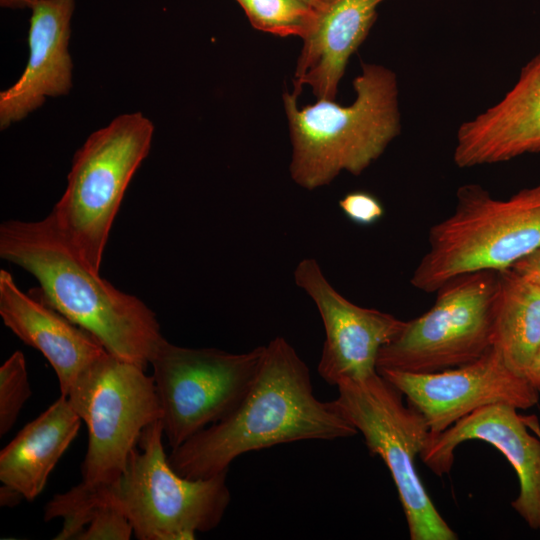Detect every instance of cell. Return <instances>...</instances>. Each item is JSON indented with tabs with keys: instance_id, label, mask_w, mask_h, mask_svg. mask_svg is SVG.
<instances>
[{
	"instance_id": "6da1fadb",
	"label": "cell",
	"mask_w": 540,
	"mask_h": 540,
	"mask_svg": "<svg viewBox=\"0 0 540 540\" xmlns=\"http://www.w3.org/2000/svg\"><path fill=\"white\" fill-rule=\"evenodd\" d=\"M357 433L331 401L315 396L308 366L278 336L265 345L257 375L235 410L172 449L168 461L181 476L203 479L228 471L236 458L251 451Z\"/></svg>"
},
{
	"instance_id": "7a4b0ae2",
	"label": "cell",
	"mask_w": 540,
	"mask_h": 540,
	"mask_svg": "<svg viewBox=\"0 0 540 540\" xmlns=\"http://www.w3.org/2000/svg\"><path fill=\"white\" fill-rule=\"evenodd\" d=\"M0 257L29 272L37 296L92 334L111 355L146 370L165 339L155 313L100 276L58 229L43 220L5 221Z\"/></svg>"
},
{
	"instance_id": "3957f363",
	"label": "cell",
	"mask_w": 540,
	"mask_h": 540,
	"mask_svg": "<svg viewBox=\"0 0 540 540\" xmlns=\"http://www.w3.org/2000/svg\"><path fill=\"white\" fill-rule=\"evenodd\" d=\"M353 88L356 97L348 106L317 99L299 107L295 94L284 93L292 144L290 174L299 186H325L343 171L360 175L400 133L398 83L392 70L362 63Z\"/></svg>"
},
{
	"instance_id": "277c9868",
	"label": "cell",
	"mask_w": 540,
	"mask_h": 540,
	"mask_svg": "<svg viewBox=\"0 0 540 540\" xmlns=\"http://www.w3.org/2000/svg\"><path fill=\"white\" fill-rule=\"evenodd\" d=\"M66 397L87 426L88 446L81 482L46 504L49 520L63 517L114 485L143 430L161 418L153 376L110 353L84 372Z\"/></svg>"
},
{
	"instance_id": "5b68a950",
	"label": "cell",
	"mask_w": 540,
	"mask_h": 540,
	"mask_svg": "<svg viewBox=\"0 0 540 540\" xmlns=\"http://www.w3.org/2000/svg\"><path fill=\"white\" fill-rule=\"evenodd\" d=\"M540 248V181L507 199L494 198L479 184L456 192L454 211L434 224L428 249L411 285L436 292L450 279L474 271H500Z\"/></svg>"
},
{
	"instance_id": "8992f818",
	"label": "cell",
	"mask_w": 540,
	"mask_h": 540,
	"mask_svg": "<svg viewBox=\"0 0 540 540\" xmlns=\"http://www.w3.org/2000/svg\"><path fill=\"white\" fill-rule=\"evenodd\" d=\"M163 437L160 420L148 425L121 478L87 500L80 513L109 503L126 515L139 540H194L216 528L231 501L228 471L203 479L181 476L168 461Z\"/></svg>"
},
{
	"instance_id": "52a82bcc",
	"label": "cell",
	"mask_w": 540,
	"mask_h": 540,
	"mask_svg": "<svg viewBox=\"0 0 540 540\" xmlns=\"http://www.w3.org/2000/svg\"><path fill=\"white\" fill-rule=\"evenodd\" d=\"M154 125L141 112L115 117L74 155L67 186L51 215L81 257L100 272L125 191L149 153Z\"/></svg>"
},
{
	"instance_id": "ba28073f",
	"label": "cell",
	"mask_w": 540,
	"mask_h": 540,
	"mask_svg": "<svg viewBox=\"0 0 540 540\" xmlns=\"http://www.w3.org/2000/svg\"><path fill=\"white\" fill-rule=\"evenodd\" d=\"M337 389L332 405L389 469L410 539L456 540L457 534L434 506L416 470V457L430 434L421 413L406 405L403 394L379 372L364 381L342 382Z\"/></svg>"
},
{
	"instance_id": "9c48e42d",
	"label": "cell",
	"mask_w": 540,
	"mask_h": 540,
	"mask_svg": "<svg viewBox=\"0 0 540 540\" xmlns=\"http://www.w3.org/2000/svg\"><path fill=\"white\" fill-rule=\"evenodd\" d=\"M498 286L495 270L447 281L436 291L433 306L406 321L399 335L381 348L377 371L432 373L480 358L493 347Z\"/></svg>"
},
{
	"instance_id": "30bf717a",
	"label": "cell",
	"mask_w": 540,
	"mask_h": 540,
	"mask_svg": "<svg viewBox=\"0 0 540 540\" xmlns=\"http://www.w3.org/2000/svg\"><path fill=\"white\" fill-rule=\"evenodd\" d=\"M264 351L265 345L231 353L161 342L150 365L171 449L235 410L257 375Z\"/></svg>"
},
{
	"instance_id": "8fae6325",
	"label": "cell",
	"mask_w": 540,
	"mask_h": 540,
	"mask_svg": "<svg viewBox=\"0 0 540 540\" xmlns=\"http://www.w3.org/2000/svg\"><path fill=\"white\" fill-rule=\"evenodd\" d=\"M378 372L421 413L431 433H439L482 407L504 403L517 409L536 405L539 392L491 347L467 364L432 373L392 369Z\"/></svg>"
},
{
	"instance_id": "7c38bea8",
	"label": "cell",
	"mask_w": 540,
	"mask_h": 540,
	"mask_svg": "<svg viewBox=\"0 0 540 540\" xmlns=\"http://www.w3.org/2000/svg\"><path fill=\"white\" fill-rule=\"evenodd\" d=\"M294 280L312 299L323 323L320 377L337 387L342 382L364 381L375 375L381 348L399 335L406 321L346 299L329 283L313 258L298 263Z\"/></svg>"
},
{
	"instance_id": "4fadbf2b",
	"label": "cell",
	"mask_w": 540,
	"mask_h": 540,
	"mask_svg": "<svg viewBox=\"0 0 540 540\" xmlns=\"http://www.w3.org/2000/svg\"><path fill=\"white\" fill-rule=\"evenodd\" d=\"M481 440L498 449L517 474L519 493L512 507L531 529L540 530V439L529 432L514 406L497 403L482 407L439 433L429 434L420 453L438 476L449 473L457 446Z\"/></svg>"
},
{
	"instance_id": "5bb4252c",
	"label": "cell",
	"mask_w": 540,
	"mask_h": 540,
	"mask_svg": "<svg viewBox=\"0 0 540 540\" xmlns=\"http://www.w3.org/2000/svg\"><path fill=\"white\" fill-rule=\"evenodd\" d=\"M540 152V52L521 69L495 105L457 131L453 159L460 168L505 162Z\"/></svg>"
},
{
	"instance_id": "9a60e30c",
	"label": "cell",
	"mask_w": 540,
	"mask_h": 540,
	"mask_svg": "<svg viewBox=\"0 0 540 540\" xmlns=\"http://www.w3.org/2000/svg\"><path fill=\"white\" fill-rule=\"evenodd\" d=\"M0 315L20 340L40 351L54 369L61 395L108 352L88 331L34 292L24 293L8 271L0 270Z\"/></svg>"
},
{
	"instance_id": "2e32d148",
	"label": "cell",
	"mask_w": 540,
	"mask_h": 540,
	"mask_svg": "<svg viewBox=\"0 0 540 540\" xmlns=\"http://www.w3.org/2000/svg\"><path fill=\"white\" fill-rule=\"evenodd\" d=\"M75 0H41L32 8L29 58L19 79L0 93V128H7L43 105L69 93L73 64L69 53Z\"/></svg>"
},
{
	"instance_id": "e0dca14e",
	"label": "cell",
	"mask_w": 540,
	"mask_h": 540,
	"mask_svg": "<svg viewBox=\"0 0 540 540\" xmlns=\"http://www.w3.org/2000/svg\"><path fill=\"white\" fill-rule=\"evenodd\" d=\"M384 0H319L294 73L293 94L311 87L317 99L335 100L350 57L367 38Z\"/></svg>"
},
{
	"instance_id": "ac0fdd59",
	"label": "cell",
	"mask_w": 540,
	"mask_h": 540,
	"mask_svg": "<svg viewBox=\"0 0 540 540\" xmlns=\"http://www.w3.org/2000/svg\"><path fill=\"white\" fill-rule=\"evenodd\" d=\"M67 397H60L27 423L0 452V481L27 501L37 498L81 426Z\"/></svg>"
},
{
	"instance_id": "d6986e66",
	"label": "cell",
	"mask_w": 540,
	"mask_h": 540,
	"mask_svg": "<svg viewBox=\"0 0 540 540\" xmlns=\"http://www.w3.org/2000/svg\"><path fill=\"white\" fill-rule=\"evenodd\" d=\"M498 281L493 347L525 377L540 346V286L511 268L498 271Z\"/></svg>"
},
{
	"instance_id": "ffe728a7",
	"label": "cell",
	"mask_w": 540,
	"mask_h": 540,
	"mask_svg": "<svg viewBox=\"0 0 540 540\" xmlns=\"http://www.w3.org/2000/svg\"><path fill=\"white\" fill-rule=\"evenodd\" d=\"M257 30L281 37L303 38L310 30L315 7L304 0H235Z\"/></svg>"
},
{
	"instance_id": "44dd1931",
	"label": "cell",
	"mask_w": 540,
	"mask_h": 540,
	"mask_svg": "<svg viewBox=\"0 0 540 540\" xmlns=\"http://www.w3.org/2000/svg\"><path fill=\"white\" fill-rule=\"evenodd\" d=\"M31 396L26 361L15 351L0 367V435L15 424L25 402Z\"/></svg>"
},
{
	"instance_id": "7402d4cb",
	"label": "cell",
	"mask_w": 540,
	"mask_h": 540,
	"mask_svg": "<svg viewBox=\"0 0 540 540\" xmlns=\"http://www.w3.org/2000/svg\"><path fill=\"white\" fill-rule=\"evenodd\" d=\"M133 528L126 515L109 503L92 508L75 540H129Z\"/></svg>"
},
{
	"instance_id": "603a6c76",
	"label": "cell",
	"mask_w": 540,
	"mask_h": 540,
	"mask_svg": "<svg viewBox=\"0 0 540 540\" xmlns=\"http://www.w3.org/2000/svg\"><path fill=\"white\" fill-rule=\"evenodd\" d=\"M342 213L353 223L370 226L377 223L385 213L384 206L373 194L366 191H352L338 202Z\"/></svg>"
},
{
	"instance_id": "cb8c5ba5",
	"label": "cell",
	"mask_w": 540,
	"mask_h": 540,
	"mask_svg": "<svg viewBox=\"0 0 540 540\" xmlns=\"http://www.w3.org/2000/svg\"><path fill=\"white\" fill-rule=\"evenodd\" d=\"M517 274L540 286V248L510 267Z\"/></svg>"
},
{
	"instance_id": "d4e9b609",
	"label": "cell",
	"mask_w": 540,
	"mask_h": 540,
	"mask_svg": "<svg viewBox=\"0 0 540 540\" xmlns=\"http://www.w3.org/2000/svg\"><path fill=\"white\" fill-rule=\"evenodd\" d=\"M525 378L540 393V346L525 373Z\"/></svg>"
},
{
	"instance_id": "484cf974",
	"label": "cell",
	"mask_w": 540,
	"mask_h": 540,
	"mask_svg": "<svg viewBox=\"0 0 540 540\" xmlns=\"http://www.w3.org/2000/svg\"><path fill=\"white\" fill-rule=\"evenodd\" d=\"M24 497L15 489L3 485L0 489L1 506L12 507L17 505Z\"/></svg>"
},
{
	"instance_id": "4316f807",
	"label": "cell",
	"mask_w": 540,
	"mask_h": 540,
	"mask_svg": "<svg viewBox=\"0 0 540 540\" xmlns=\"http://www.w3.org/2000/svg\"><path fill=\"white\" fill-rule=\"evenodd\" d=\"M41 0H0L1 7L11 9L32 8Z\"/></svg>"
},
{
	"instance_id": "83f0119b",
	"label": "cell",
	"mask_w": 540,
	"mask_h": 540,
	"mask_svg": "<svg viewBox=\"0 0 540 540\" xmlns=\"http://www.w3.org/2000/svg\"><path fill=\"white\" fill-rule=\"evenodd\" d=\"M522 416V415H521ZM525 425L540 439V423L535 415L522 416Z\"/></svg>"
},
{
	"instance_id": "f1b7e54d",
	"label": "cell",
	"mask_w": 540,
	"mask_h": 540,
	"mask_svg": "<svg viewBox=\"0 0 540 540\" xmlns=\"http://www.w3.org/2000/svg\"><path fill=\"white\" fill-rule=\"evenodd\" d=\"M304 1L312 5L313 7H316L319 3V0H304Z\"/></svg>"
}]
</instances>
